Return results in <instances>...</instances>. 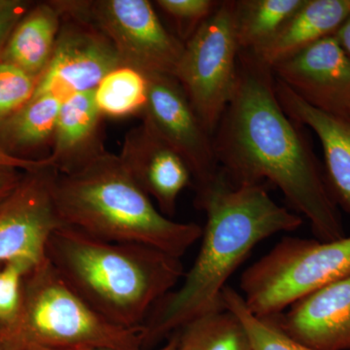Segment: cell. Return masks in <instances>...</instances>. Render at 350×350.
I'll list each match as a JSON object with an SVG mask.
<instances>
[{"label": "cell", "instance_id": "6da1fadb", "mask_svg": "<svg viewBox=\"0 0 350 350\" xmlns=\"http://www.w3.org/2000/svg\"><path fill=\"white\" fill-rule=\"evenodd\" d=\"M303 128L280 105L271 69L241 51L236 92L213 135L219 170L234 185H275L319 241L344 238L340 207Z\"/></svg>", "mask_w": 350, "mask_h": 350}, {"label": "cell", "instance_id": "cb8c5ba5", "mask_svg": "<svg viewBox=\"0 0 350 350\" xmlns=\"http://www.w3.org/2000/svg\"><path fill=\"white\" fill-rule=\"evenodd\" d=\"M38 78L0 62V125L33 98Z\"/></svg>", "mask_w": 350, "mask_h": 350}, {"label": "cell", "instance_id": "1f68e13d", "mask_svg": "<svg viewBox=\"0 0 350 350\" xmlns=\"http://www.w3.org/2000/svg\"><path fill=\"white\" fill-rule=\"evenodd\" d=\"M179 347V338L176 335L172 336L163 347L153 350H177ZM92 350H111V349H92Z\"/></svg>", "mask_w": 350, "mask_h": 350}, {"label": "cell", "instance_id": "d4e9b609", "mask_svg": "<svg viewBox=\"0 0 350 350\" xmlns=\"http://www.w3.org/2000/svg\"><path fill=\"white\" fill-rule=\"evenodd\" d=\"M176 27L177 38L187 42L217 8L215 0H157L154 2Z\"/></svg>", "mask_w": 350, "mask_h": 350}, {"label": "cell", "instance_id": "484cf974", "mask_svg": "<svg viewBox=\"0 0 350 350\" xmlns=\"http://www.w3.org/2000/svg\"><path fill=\"white\" fill-rule=\"evenodd\" d=\"M31 268L24 262H11L0 267V337L12 329L19 317L24 278Z\"/></svg>", "mask_w": 350, "mask_h": 350}, {"label": "cell", "instance_id": "3957f363", "mask_svg": "<svg viewBox=\"0 0 350 350\" xmlns=\"http://www.w3.org/2000/svg\"><path fill=\"white\" fill-rule=\"evenodd\" d=\"M46 257L64 282L108 321L142 328L184 276L180 258L142 244L110 243L62 226Z\"/></svg>", "mask_w": 350, "mask_h": 350}, {"label": "cell", "instance_id": "8fae6325", "mask_svg": "<svg viewBox=\"0 0 350 350\" xmlns=\"http://www.w3.org/2000/svg\"><path fill=\"white\" fill-rule=\"evenodd\" d=\"M122 66L125 64L118 52L100 29L79 18L63 15L54 52L34 96L49 94L64 100L93 91Z\"/></svg>", "mask_w": 350, "mask_h": 350}, {"label": "cell", "instance_id": "83f0119b", "mask_svg": "<svg viewBox=\"0 0 350 350\" xmlns=\"http://www.w3.org/2000/svg\"><path fill=\"white\" fill-rule=\"evenodd\" d=\"M46 165H51L47 156L40 159L20 158V157L11 155L0 148V170L29 172Z\"/></svg>", "mask_w": 350, "mask_h": 350}, {"label": "cell", "instance_id": "30bf717a", "mask_svg": "<svg viewBox=\"0 0 350 350\" xmlns=\"http://www.w3.org/2000/svg\"><path fill=\"white\" fill-rule=\"evenodd\" d=\"M148 94L140 117L187 163L195 190L218 174L213 137L202 125L174 76L146 75Z\"/></svg>", "mask_w": 350, "mask_h": 350}, {"label": "cell", "instance_id": "7402d4cb", "mask_svg": "<svg viewBox=\"0 0 350 350\" xmlns=\"http://www.w3.org/2000/svg\"><path fill=\"white\" fill-rule=\"evenodd\" d=\"M175 335L189 350H251L243 324L227 310L204 315Z\"/></svg>", "mask_w": 350, "mask_h": 350}, {"label": "cell", "instance_id": "ac0fdd59", "mask_svg": "<svg viewBox=\"0 0 350 350\" xmlns=\"http://www.w3.org/2000/svg\"><path fill=\"white\" fill-rule=\"evenodd\" d=\"M62 22L63 14L56 1L31 6L11 32L0 62L39 79L52 57Z\"/></svg>", "mask_w": 350, "mask_h": 350}, {"label": "cell", "instance_id": "7a4b0ae2", "mask_svg": "<svg viewBox=\"0 0 350 350\" xmlns=\"http://www.w3.org/2000/svg\"><path fill=\"white\" fill-rule=\"evenodd\" d=\"M196 206L204 211L202 243L180 286L153 308L142 326L144 347L172 337L196 319L222 310L228 280L252 250L271 237L294 232L304 220L271 199L265 184L234 185L219 170L196 190Z\"/></svg>", "mask_w": 350, "mask_h": 350}, {"label": "cell", "instance_id": "ffe728a7", "mask_svg": "<svg viewBox=\"0 0 350 350\" xmlns=\"http://www.w3.org/2000/svg\"><path fill=\"white\" fill-rule=\"evenodd\" d=\"M305 0H239L236 32L239 49L257 52L271 42Z\"/></svg>", "mask_w": 350, "mask_h": 350}, {"label": "cell", "instance_id": "836d02e7", "mask_svg": "<svg viewBox=\"0 0 350 350\" xmlns=\"http://www.w3.org/2000/svg\"><path fill=\"white\" fill-rule=\"evenodd\" d=\"M177 350H189L187 347H184V345H180V342H179V347Z\"/></svg>", "mask_w": 350, "mask_h": 350}, {"label": "cell", "instance_id": "2e32d148", "mask_svg": "<svg viewBox=\"0 0 350 350\" xmlns=\"http://www.w3.org/2000/svg\"><path fill=\"white\" fill-rule=\"evenodd\" d=\"M349 15L350 0H305L278 36L253 54L271 68L308 46L335 36Z\"/></svg>", "mask_w": 350, "mask_h": 350}, {"label": "cell", "instance_id": "7c38bea8", "mask_svg": "<svg viewBox=\"0 0 350 350\" xmlns=\"http://www.w3.org/2000/svg\"><path fill=\"white\" fill-rule=\"evenodd\" d=\"M310 107L336 115H350V59L335 36H329L271 68Z\"/></svg>", "mask_w": 350, "mask_h": 350}, {"label": "cell", "instance_id": "5bb4252c", "mask_svg": "<svg viewBox=\"0 0 350 350\" xmlns=\"http://www.w3.org/2000/svg\"><path fill=\"white\" fill-rule=\"evenodd\" d=\"M290 337L317 350H350V275L268 317Z\"/></svg>", "mask_w": 350, "mask_h": 350}, {"label": "cell", "instance_id": "44dd1931", "mask_svg": "<svg viewBox=\"0 0 350 350\" xmlns=\"http://www.w3.org/2000/svg\"><path fill=\"white\" fill-rule=\"evenodd\" d=\"M147 94L146 75L128 66L114 69L94 90L96 105L103 117L116 119L142 115Z\"/></svg>", "mask_w": 350, "mask_h": 350}, {"label": "cell", "instance_id": "f546056e", "mask_svg": "<svg viewBox=\"0 0 350 350\" xmlns=\"http://www.w3.org/2000/svg\"><path fill=\"white\" fill-rule=\"evenodd\" d=\"M335 38L350 59V15L336 32Z\"/></svg>", "mask_w": 350, "mask_h": 350}, {"label": "cell", "instance_id": "ba28073f", "mask_svg": "<svg viewBox=\"0 0 350 350\" xmlns=\"http://www.w3.org/2000/svg\"><path fill=\"white\" fill-rule=\"evenodd\" d=\"M63 15L86 21L113 44L125 66L174 76L184 43L163 25L148 0H59Z\"/></svg>", "mask_w": 350, "mask_h": 350}, {"label": "cell", "instance_id": "603a6c76", "mask_svg": "<svg viewBox=\"0 0 350 350\" xmlns=\"http://www.w3.org/2000/svg\"><path fill=\"white\" fill-rule=\"evenodd\" d=\"M222 306L243 324L251 350H317L290 337L268 317H257L246 306L241 293L229 285L222 292Z\"/></svg>", "mask_w": 350, "mask_h": 350}, {"label": "cell", "instance_id": "9c48e42d", "mask_svg": "<svg viewBox=\"0 0 350 350\" xmlns=\"http://www.w3.org/2000/svg\"><path fill=\"white\" fill-rule=\"evenodd\" d=\"M55 174L51 165L25 172L0 206V266L20 262L33 269L47 260L49 239L63 226L53 197Z\"/></svg>", "mask_w": 350, "mask_h": 350}, {"label": "cell", "instance_id": "4316f807", "mask_svg": "<svg viewBox=\"0 0 350 350\" xmlns=\"http://www.w3.org/2000/svg\"><path fill=\"white\" fill-rule=\"evenodd\" d=\"M31 7L24 0H0V55L11 32Z\"/></svg>", "mask_w": 350, "mask_h": 350}, {"label": "cell", "instance_id": "8992f818", "mask_svg": "<svg viewBox=\"0 0 350 350\" xmlns=\"http://www.w3.org/2000/svg\"><path fill=\"white\" fill-rule=\"evenodd\" d=\"M349 275L350 237L328 241L285 237L243 271L239 289L251 312L273 317Z\"/></svg>", "mask_w": 350, "mask_h": 350}, {"label": "cell", "instance_id": "d6a6232c", "mask_svg": "<svg viewBox=\"0 0 350 350\" xmlns=\"http://www.w3.org/2000/svg\"><path fill=\"white\" fill-rule=\"evenodd\" d=\"M20 350H59V349H47V347H36V345H25Z\"/></svg>", "mask_w": 350, "mask_h": 350}, {"label": "cell", "instance_id": "d6986e66", "mask_svg": "<svg viewBox=\"0 0 350 350\" xmlns=\"http://www.w3.org/2000/svg\"><path fill=\"white\" fill-rule=\"evenodd\" d=\"M63 100L53 94H36L24 107L0 125V148L20 157L25 152L52 145Z\"/></svg>", "mask_w": 350, "mask_h": 350}, {"label": "cell", "instance_id": "f1b7e54d", "mask_svg": "<svg viewBox=\"0 0 350 350\" xmlns=\"http://www.w3.org/2000/svg\"><path fill=\"white\" fill-rule=\"evenodd\" d=\"M24 172L22 170H0V206L18 187Z\"/></svg>", "mask_w": 350, "mask_h": 350}, {"label": "cell", "instance_id": "e575fe53", "mask_svg": "<svg viewBox=\"0 0 350 350\" xmlns=\"http://www.w3.org/2000/svg\"><path fill=\"white\" fill-rule=\"evenodd\" d=\"M0 267H1V266H0Z\"/></svg>", "mask_w": 350, "mask_h": 350}, {"label": "cell", "instance_id": "4dcf8cb0", "mask_svg": "<svg viewBox=\"0 0 350 350\" xmlns=\"http://www.w3.org/2000/svg\"><path fill=\"white\" fill-rule=\"evenodd\" d=\"M22 345L9 338H0V350H20Z\"/></svg>", "mask_w": 350, "mask_h": 350}, {"label": "cell", "instance_id": "52a82bcc", "mask_svg": "<svg viewBox=\"0 0 350 350\" xmlns=\"http://www.w3.org/2000/svg\"><path fill=\"white\" fill-rule=\"evenodd\" d=\"M236 0H223L187 42L174 73L202 125L215 133L239 78Z\"/></svg>", "mask_w": 350, "mask_h": 350}, {"label": "cell", "instance_id": "5b68a950", "mask_svg": "<svg viewBox=\"0 0 350 350\" xmlns=\"http://www.w3.org/2000/svg\"><path fill=\"white\" fill-rule=\"evenodd\" d=\"M142 334L101 317L46 260L25 273L19 317L0 338L59 350H142Z\"/></svg>", "mask_w": 350, "mask_h": 350}, {"label": "cell", "instance_id": "277c9868", "mask_svg": "<svg viewBox=\"0 0 350 350\" xmlns=\"http://www.w3.org/2000/svg\"><path fill=\"white\" fill-rule=\"evenodd\" d=\"M53 197L62 225L110 243L142 244L181 258L202 227L163 215L124 167L100 148L79 165L55 174Z\"/></svg>", "mask_w": 350, "mask_h": 350}, {"label": "cell", "instance_id": "e0dca14e", "mask_svg": "<svg viewBox=\"0 0 350 350\" xmlns=\"http://www.w3.org/2000/svg\"><path fill=\"white\" fill-rule=\"evenodd\" d=\"M101 115L93 91L64 98L57 115L48 159L57 172H64L103 148L100 142Z\"/></svg>", "mask_w": 350, "mask_h": 350}, {"label": "cell", "instance_id": "9a60e30c", "mask_svg": "<svg viewBox=\"0 0 350 350\" xmlns=\"http://www.w3.org/2000/svg\"><path fill=\"white\" fill-rule=\"evenodd\" d=\"M275 89L288 116L319 137L332 195L338 206L350 214V115L331 114L310 107L276 79Z\"/></svg>", "mask_w": 350, "mask_h": 350}, {"label": "cell", "instance_id": "4fadbf2b", "mask_svg": "<svg viewBox=\"0 0 350 350\" xmlns=\"http://www.w3.org/2000/svg\"><path fill=\"white\" fill-rule=\"evenodd\" d=\"M117 155L159 211L172 218L181 193L193 186L185 161L144 122L126 133Z\"/></svg>", "mask_w": 350, "mask_h": 350}]
</instances>
